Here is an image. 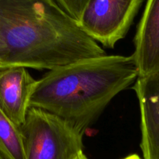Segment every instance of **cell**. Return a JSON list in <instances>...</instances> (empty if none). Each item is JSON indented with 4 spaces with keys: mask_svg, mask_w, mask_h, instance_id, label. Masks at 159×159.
Returning <instances> with one entry per match:
<instances>
[{
    "mask_svg": "<svg viewBox=\"0 0 159 159\" xmlns=\"http://www.w3.org/2000/svg\"><path fill=\"white\" fill-rule=\"evenodd\" d=\"M138 77L132 55L85 59L50 70L37 80L30 107L52 113L84 134Z\"/></svg>",
    "mask_w": 159,
    "mask_h": 159,
    "instance_id": "1",
    "label": "cell"
},
{
    "mask_svg": "<svg viewBox=\"0 0 159 159\" xmlns=\"http://www.w3.org/2000/svg\"><path fill=\"white\" fill-rule=\"evenodd\" d=\"M26 159H77L84 134L58 116L30 107L20 128Z\"/></svg>",
    "mask_w": 159,
    "mask_h": 159,
    "instance_id": "2",
    "label": "cell"
},
{
    "mask_svg": "<svg viewBox=\"0 0 159 159\" xmlns=\"http://www.w3.org/2000/svg\"><path fill=\"white\" fill-rule=\"evenodd\" d=\"M143 0H89L79 23L96 42L113 48L124 38Z\"/></svg>",
    "mask_w": 159,
    "mask_h": 159,
    "instance_id": "3",
    "label": "cell"
},
{
    "mask_svg": "<svg viewBox=\"0 0 159 159\" xmlns=\"http://www.w3.org/2000/svg\"><path fill=\"white\" fill-rule=\"evenodd\" d=\"M37 82L24 67L0 68V110L19 129L30 108Z\"/></svg>",
    "mask_w": 159,
    "mask_h": 159,
    "instance_id": "4",
    "label": "cell"
},
{
    "mask_svg": "<svg viewBox=\"0 0 159 159\" xmlns=\"http://www.w3.org/2000/svg\"><path fill=\"white\" fill-rule=\"evenodd\" d=\"M141 113L144 159H159V73L138 76L134 85Z\"/></svg>",
    "mask_w": 159,
    "mask_h": 159,
    "instance_id": "5",
    "label": "cell"
},
{
    "mask_svg": "<svg viewBox=\"0 0 159 159\" xmlns=\"http://www.w3.org/2000/svg\"><path fill=\"white\" fill-rule=\"evenodd\" d=\"M132 56L138 76L159 73V0H148L134 37Z\"/></svg>",
    "mask_w": 159,
    "mask_h": 159,
    "instance_id": "6",
    "label": "cell"
},
{
    "mask_svg": "<svg viewBox=\"0 0 159 159\" xmlns=\"http://www.w3.org/2000/svg\"><path fill=\"white\" fill-rule=\"evenodd\" d=\"M0 154L6 159H26L20 130L0 110Z\"/></svg>",
    "mask_w": 159,
    "mask_h": 159,
    "instance_id": "7",
    "label": "cell"
},
{
    "mask_svg": "<svg viewBox=\"0 0 159 159\" xmlns=\"http://www.w3.org/2000/svg\"><path fill=\"white\" fill-rule=\"evenodd\" d=\"M58 4L79 22L82 12L89 0H56Z\"/></svg>",
    "mask_w": 159,
    "mask_h": 159,
    "instance_id": "8",
    "label": "cell"
},
{
    "mask_svg": "<svg viewBox=\"0 0 159 159\" xmlns=\"http://www.w3.org/2000/svg\"><path fill=\"white\" fill-rule=\"evenodd\" d=\"M122 159H142V158H141L139 155H136V154H133V155H128V156L125 157V158Z\"/></svg>",
    "mask_w": 159,
    "mask_h": 159,
    "instance_id": "9",
    "label": "cell"
},
{
    "mask_svg": "<svg viewBox=\"0 0 159 159\" xmlns=\"http://www.w3.org/2000/svg\"><path fill=\"white\" fill-rule=\"evenodd\" d=\"M77 159H89V158H87V157L85 156V155H84L83 152H82V153H81L80 155H79V156L78 157Z\"/></svg>",
    "mask_w": 159,
    "mask_h": 159,
    "instance_id": "10",
    "label": "cell"
},
{
    "mask_svg": "<svg viewBox=\"0 0 159 159\" xmlns=\"http://www.w3.org/2000/svg\"><path fill=\"white\" fill-rule=\"evenodd\" d=\"M0 159H6V158H4V157H3L2 155L1 154H0Z\"/></svg>",
    "mask_w": 159,
    "mask_h": 159,
    "instance_id": "11",
    "label": "cell"
}]
</instances>
